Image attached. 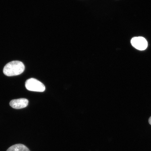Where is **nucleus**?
I'll use <instances>...</instances> for the list:
<instances>
[{
	"mask_svg": "<svg viewBox=\"0 0 151 151\" xmlns=\"http://www.w3.org/2000/svg\"><path fill=\"white\" fill-rule=\"evenodd\" d=\"M25 67L22 62L14 61L9 62L3 69V73L6 76H13L19 75L23 72Z\"/></svg>",
	"mask_w": 151,
	"mask_h": 151,
	"instance_id": "f257e3e1",
	"label": "nucleus"
},
{
	"mask_svg": "<svg viewBox=\"0 0 151 151\" xmlns=\"http://www.w3.org/2000/svg\"><path fill=\"white\" fill-rule=\"evenodd\" d=\"M26 89L30 91L42 92L45 90V87L42 83L35 78H31L26 81Z\"/></svg>",
	"mask_w": 151,
	"mask_h": 151,
	"instance_id": "f03ea898",
	"label": "nucleus"
},
{
	"mask_svg": "<svg viewBox=\"0 0 151 151\" xmlns=\"http://www.w3.org/2000/svg\"><path fill=\"white\" fill-rule=\"evenodd\" d=\"M131 43L132 46L139 50H144L148 47V42L142 37H134L131 40Z\"/></svg>",
	"mask_w": 151,
	"mask_h": 151,
	"instance_id": "7ed1b4c3",
	"label": "nucleus"
},
{
	"mask_svg": "<svg viewBox=\"0 0 151 151\" xmlns=\"http://www.w3.org/2000/svg\"><path fill=\"white\" fill-rule=\"evenodd\" d=\"M28 101L25 99H20L12 100L9 103L13 108L19 109L25 108L28 105Z\"/></svg>",
	"mask_w": 151,
	"mask_h": 151,
	"instance_id": "20e7f679",
	"label": "nucleus"
},
{
	"mask_svg": "<svg viewBox=\"0 0 151 151\" xmlns=\"http://www.w3.org/2000/svg\"><path fill=\"white\" fill-rule=\"evenodd\" d=\"M6 151H30V150L25 145L22 144H18L13 145L9 147Z\"/></svg>",
	"mask_w": 151,
	"mask_h": 151,
	"instance_id": "39448f33",
	"label": "nucleus"
},
{
	"mask_svg": "<svg viewBox=\"0 0 151 151\" xmlns=\"http://www.w3.org/2000/svg\"><path fill=\"white\" fill-rule=\"evenodd\" d=\"M149 123H150V125H151V116L150 118V119H149Z\"/></svg>",
	"mask_w": 151,
	"mask_h": 151,
	"instance_id": "423d86ee",
	"label": "nucleus"
}]
</instances>
